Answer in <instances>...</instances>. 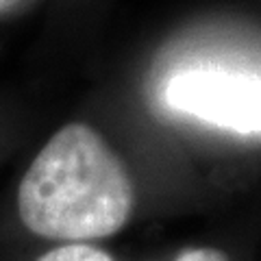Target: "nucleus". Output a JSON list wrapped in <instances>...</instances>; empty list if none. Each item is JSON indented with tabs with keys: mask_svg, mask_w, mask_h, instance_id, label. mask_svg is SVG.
<instances>
[{
	"mask_svg": "<svg viewBox=\"0 0 261 261\" xmlns=\"http://www.w3.org/2000/svg\"><path fill=\"white\" fill-rule=\"evenodd\" d=\"M135 207L124 163L83 122L59 128L18 187V216L31 233L85 244L118 233Z\"/></svg>",
	"mask_w": 261,
	"mask_h": 261,
	"instance_id": "obj_1",
	"label": "nucleus"
},
{
	"mask_svg": "<svg viewBox=\"0 0 261 261\" xmlns=\"http://www.w3.org/2000/svg\"><path fill=\"white\" fill-rule=\"evenodd\" d=\"M176 113L235 135H261V72L222 65L185 68L166 85Z\"/></svg>",
	"mask_w": 261,
	"mask_h": 261,
	"instance_id": "obj_2",
	"label": "nucleus"
},
{
	"mask_svg": "<svg viewBox=\"0 0 261 261\" xmlns=\"http://www.w3.org/2000/svg\"><path fill=\"white\" fill-rule=\"evenodd\" d=\"M37 261H113L105 250L92 246V244H63L48 250Z\"/></svg>",
	"mask_w": 261,
	"mask_h": 261,
	"instance_id": "obj_3",
	"label": "nucleus"
},
{
	"mask_svg": "<svg viewBox=\"0 0 261 261\" xmlns=\"http://www.w3.org/2000/svg\"><path fill=\"white\" fill-rule=\"evenodd\" d=\"M172 261H228V257L218 248H190Z\"/></svg>",
	"mask_w": 261,
	"mask_h": 261,
	"instance_id": "obj_4",
	"label": "nucleus"
}]
</instances>
